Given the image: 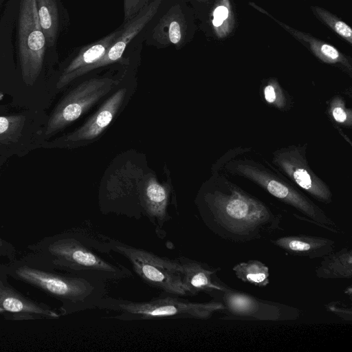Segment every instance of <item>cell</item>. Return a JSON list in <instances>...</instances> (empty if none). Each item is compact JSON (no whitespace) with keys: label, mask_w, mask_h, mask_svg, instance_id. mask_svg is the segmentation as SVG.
<instances>
[{"label":"cell","mask_w":352,"mask_h":352,"mask_svg":"<svg viewBox=\"0 0 352 352\" xmlns=\"http://www.w3.org/2000/svg\"><path fill=\"white\" fill-rule=\"evenodd\" d=\"M17 254L16 248L11 242L0 236V259L10 261L16 258Z\"/></svg>","instance_id":"cell-30"},{"label":"cell","mask_w":352,"mask_h":352,"mask_svg":"<svg viewBox=\"0 0 352 352\" xmlns=\"http://www.w3.org/2000/svg\"><path fill=\"white\" fill-rule=\"evenodd\" d=\"M191 21L183 0H164L144 31L146 45L180 50L190 38Z\"/></svg>","instance_id":"cell-13"},{"label":"cell","mask_w":352,"mask_h":352,"mask_svg":"<svg viewBox=\"0 0 352 352\" xmlns=\"http://www.w3.org/2000/svg\"><path fill=\"white\" fill-rule=\"evenodd\" d=\"M122 30V24L117 29L91 43L79 47L62 69L56 84L62 89L78 79L82 72L98 61L116 40Z\"/></svg>","instance_id":"cell-16"},{"label":"cell","mask_w":352,"mask_h":352,"mask_svg":"<svg viewBox=\"0 0 352 352\" xmlns=\"http://www.w3.org/2000/svg\"><path fill=\"white\" fill-rule=\"evenodd\" d=\"M254 7L261 10V12L267 14L276 21L283 29L306 46L320 60L339 67L351 78L352 63L349 56H345L332 45L318 39L310 34L296 30L278 21L259 7H256L255 5H254Z\"/></svg>","instance_id":"cell-19"},{"label":"cell","mask_w":352,"mask_h":352,"mask_svg":"<svg viewBox=\"0 0 352 352\" xmlns=\"http://www.w3.org/2000/svg\"><path fill=\"white\" fill-rule=\"evenodd\" d=\"M326 113L333 124L338 130L342 127L351 129L352 126L351 109L346 107L344 98L334 96L326 102Z\"/></svg>","instance_id":"cell-25"},{"label":"cell","mask_w":352,"mask_h":352,"mask_svg":"<svg viewBox=\"0 0 352 352\" xmlns=\"http://www.w3.org/2000/svg\"><path fill=\"white\" fill-rule=\"evenodd\" d=\"M307 144H290L272 153L271 163L289 181L318 201L329 204L333 194L329 186L309 166Z\"/></svg>","instance_id":"cell-11"},{"label":"cell","mask_w":352,"mask_h":352,"mask_svg":"<svg viewBox=\"0 0 352 352\" xmlns=\"http://www.w3.org/2000/svg\"><path fill=\"white\" fill-rule=\"evenodd\" d=\"M3 94L0 92V100L3 98Z\"/></svg>","instance_id":"cell-33"},{"label":"cell","mask_w":352,"mask_h":352,"mask_svg":"<svg viewBox=\"0 0 352 352\" xmlns=\"http://www.w3.org/2000/svg\"><path fill=\"white\" fill-rule=\"evenodd\" d=\"M151 1V0H123V22H126L133 18Z\"/></svg>","instance_id":"cell-28"},{"label":"cell","mask_w":352,"mask_h":352,"mask_svg":"<svg viewBox=\"0 0 352 352\" xmlns=\"http://www.w3.org/2000/svg\"><path fill=\"white\" fill-rule=\"evenodd\" d=\"M0 314L6 320H28L57 319L61 316L48 305L31 299L18 291L8 281L0 267Z\"/></svg>","instance_id":"cell-14"},{"label":"cell","mask_w":352,"mask_h":352,"mask_svg":"<svg viewBox=\"0 0 352 352\" xmlns=\"http://www.w3.org/2000/svg\"><path fill=\"white\" fill-rule=\"evenodd\" d=\"M344 294L348 295L349 296V298L351 300V297H352V289H351V286H349V287H347L345 291H344Z\"/></svg>","instance_id":"cell-31"},{"label":"cell","mask_w":352,"mask_h":352,"mask_svg":"<svg viewBox=\"0 0 352 352\" xmlns=\"http://www.w3.org/2000/svg\"><path fill=\"white\" fill-rule=\"evenodd\" d=\"M140 64H117L104 74L86 76L58 103L47 123L45 134L50 136L72 124L98 103L104 101Z\"/></svg>","instance_id":"cell-5"},{"label":"cell","mask_w":352,"mask_h":352,"mask_svg":"<svg viewBox=\"0 0 352 352\" xmlns=\"http://www.w3.org/2000/svg\"><path fill=\"white\" fill-rule=\"evenodd\" d=\"M260 92L265 102L280 111L287 112L293 107L292 96L274 78L263 80Z\"/></svg>","instance_id":"cell-23"},{"label":"cell","mask_w":352,"mask_h":352,"mask_svg":"<svg viewBox=\"0 0 352 352\" xmlns=\"http://www.w3.org/2000/svg\"><path fill=\"white\" fill-rule=\"evenodd\" d=\"M171 190L170 185L160 183L152 175L138 189L142 214L147 217L160 239L166 237L164 226L172 219L168 212Z\"/></svg>","instance_id":"cell-15"},{"label":"cell","mask_w":352,"mask_h":352,"mask_svg":"<svg viewBox=\"0 0 352 352\" xmlns=\"http://www.w3.org/2000/svg\"><path fill=\"white\" fill-rule=\"evenodd\" d=\"M195 203L205 226L223 240L245 243L283 230V216L277 207L245 190L220 172L212 171Z\"/></svg>","instance_id":"cell-1"},{"label":"cell","mask_w":352,"mask_h":352,"mask_svg":"<svg viewBox=\"0 0 352 352\" xmlns=\"http://www.w3.org/2000/svg\"><path fill=\"white\" fill-rule=\"evenodd\" d=\"M22 115L0 116V146L12 142L19 137L25 125Z\"/></svg>","instance_id":"cell-26"},{"label":"cell","mask_w":352,"mask_h":352,"mask_svg":"<svg viewBox=\"0 0 352 352\" xmlns=\"http://www.w3.org/2000/svg\"><path fill=\"white\" fill-rule=\"evenodd\" d=\"M316 268L317 278L323 279H351L352 278V250L344 247L323 257Z\"/></svg>","instance_id":"cell-20"},{"label":"cell","mask_w":352,"mask_h":352,"mask_svg":"<svg viewBox=\"0 0 352 352\" xmlns=\"http://www.w3.org/2000/svg\"><path fill=\"white\" fill-rule=\"evenodd\" d=\"M325 309L345 321L352 320V309L342 301H332L324 305Z\"/></svg>","instance_id":"cell-29"},{"label":"cell","mask_w":352,"mask_h":352,"mask_svg":"<svg viewBox=\"0 0 352 352\" xmlns=\"http://www.w3.org/2000/svg\"><path fill=\"white\" fill-rule=\"evenodd\" d=\"M38 21L44 36L46 45L53 47L57 40L60 16L56 0H35Z\"/></svg>","instance_id":"cell-21"},{"label":"cell","mask_w":352,"mask_h":352,"mask_svg":"<svg viewBox=\"0 0 352 352\" xmlns=\"http://www.w3.org/2000/svg\"><path fill=\"white\" fill-rule=\"evenodd\" d=\"M212 25L216 36L223 38L234 25V17L230 0H219L212 12Z\"/></svg>","instance_id":"cell-24"},{"label":"cell","mask_w":352,"mask_h":352,"mask_svg":"<svg viewBox=\"0 0 352 352\" xmlns=\"http://www.w3.org/2000/svg\"><path fill=\"white\" fill-rule=\"evenodd\" d=\"M270 243L291 256L310 259L322 258L332 252L336 241L322 236L295 234L270 239Z\"/></svg>","instance_id":"cell-18"},{"label":"cell","mask_w":352,"mask_h":352,"mask_svg":"<svg viewBox=\"0 0 352 352\" xmlns=\"http://www.w3.org/2000/svg\"><path fill=\"white\" fill-rule=\"evenodd\" d=\"M18 43L22 78L27 85H32L41 72L46 47L35 0L21 1Z\"/></svg>","instance_id":"cell-12"},{"label":"cell","mask_w":352,"mask_h":352,"mask_svg":"<svg viewBox=\"0 0 352 352\" xmlns=\"http://www.w3.org/2000/svg\"><path fill=\"white\" fill-rule=\"evenodd\" d=\"M311 10L322 22L349 44H352V30L349 25L326 9L318 6H312Z\"/></svg>","instance_id":"cell-27"},{"label":"cell","mask_w":352,"mask_h":352,"mask_svg":"<svg viewBox=\"0 0 352 352\" xmlns=\"http://www.w3.org/2000/svg\"><path fill=\"white\" fill-rule=\"evenodd\" d=\"M199 3H207L209 0H192Z\"/></svg>","instance_id":"cell-32"},{"label":"cell","mask_w":352,"mask_h":352,"mask_svg":"<svg viewBox=\"0 0 352 352\" xmlns=\"http://www.w3.org/2000/svg\"><path fill=\"white\" fill-rule=\"evenodd\" d=\"M177 259L182 267L183 281L188 296H195L201 292L209 296L214 291H222L229 286L217 276L220 267L183 256Z\"/></svg>","instance_id":"cell-17"},{"label":"cell","mask_w":352,"mask_h":352,"mask_svg":"<svg viewBox=\"0 0 352 352\" xmlns=\"http://www.w3.org/2000/svg\"><path fill=\"white\" fill-rule=\"evenodd\" d=\"M27 249L51 267L70 274L118 282L132 276L104 245L102 234L80 226L45 236Z\"/></svg>","instance_id":"cell-2"},{"label":"cell","mask_w":352,"mask_h":352,"mask_svg":"<svg viewBox=\"0 0 352 352\" xmlns=\"http://www.w3.org/2000/svg\"><path fill=\"white\" fill-rule=\"evenodd\" d=\"M163 1L151 0L133 18L123 22L120 34L105 54L98 61L85 69L79 78L117 64H140L144 31Z\"/></svg>","instance_id":"cell-9"},{"label":"cell","mask_w":352,"mask_h":352,"mask_svg":"<svg viewBox=\"0 0 352 352\" xmlns=\"http://www.w3.org/2000/svg\"><path fill=\"white\" fill-rule=\"evenodd\" d=\"M136 72L128 74L82 125L57 139L56 146L73 148L97 141L124 109L135 93L137 87Z\"/></svg>","instance_id":"cell-8"},{"label":"cell","mask_w":352,"mask_h":352,"mask_svg":"<svg viewBox=\"0 0 352 352\" xmlns=\"http://www.w3.org/2000/svg\"><path fill=\"white\" fill-rule=\"evenodd\" d=\"M209 296L224 306L223 319H247L267 321L295 320L302 311L283 303L266 300L228 286Z\"/></svg>","instance_id":"cell-10"},{"label":"cell","mask_w":352,"mask_h":352,"mask_svg":"<svg viewBox=\"0 0 352 352\" xmlns=\"http://www.w3.org/2000/svg\"><path fill=\"white\" fill-rule=\"evenodd\" d=\"M211 170L250 182L300 213L302 217L295 214L297 218L335 234L344 233L320 207L252 147L239 146L227 151L213 164Z\"/></svg>","instance_id":"cell-3"},{"label":"cell","mask_w":352,"mask_h":352,"mask_svg":"<svg viewBox=\"0 0 352 352\" xmlns=\"http://www.w3.org/2000/svg\"><path fill=\"white\" fill-rule=\"evenodd\" d=\"M96 309L108 310L116 314L108 318L120 320L210 318L215 313L221 312L224 306L219 301L191 302L182 296L162 293L147 301H132L104 296L97 304Z\"/></svg>","instance_id":"cell-6"},{"label":"cell","mask_w":352,"mask_h":352,"mask_svg":"<svg viewBox=\"0 0 352 352\" xmlns=\"http://www.w3.org/2000/svg\"><path fill=\"white\" fill-rule=\"evenodd\" d=\"M13 279L29 285L60 302V314L66 316L95 309L107 296V283L56 270L32 252L0 263Z\"/></svg>","instance_id":"cell-4"},{"label":"cell","mask_w":352,"mask_h":352,"mask_svg":"<svg viewBox=\"0 0 352 352\" xmlns=\"http://www.w3.org/2000/svg\"><path fill=\"white\" fill-rule=\"evenodd\" d=\"M102 238L107 250L126 258L135 274L144 283L162 293L188 296L183 281L182 267L177 258L160 256L103 234Z\"/></svg>","instance_id":"cell-7"},{"label":"cell","mask_w":352,"mask_h":352,"mask_svg":"<svg viewBox=\"0 0 352 352\" xmlns=\"http://www.w3.org/2000/svg\"><path fill=\"white\" fill-rule=\"evenodd\" d=\"M232 270L236 277L245 283L257 287H265L270 284V269L261 261L250 259L240 262Z\"/></svg>","instance_id":"cell-22"}]
</instances>
